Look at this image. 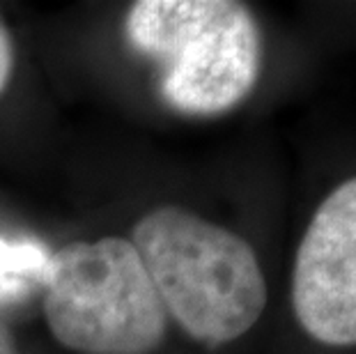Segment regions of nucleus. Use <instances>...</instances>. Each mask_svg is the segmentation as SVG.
Returning a JSON list of instances; mask_svg holds the SVG:
<instances>
[{
  "label": "nucleus",
  "instance_id": "1",
  "mask_svg": "<svg viewBox=\"0 0 356 354\" xmlns=\"http://www.w3.org/2000/svg\"><path fill=\"white\" fill-rule=\"evenodd\" d=\"M131 244L170 325L202 352L237 348L267 320L269 269L237 225L186 205H161L138 218Z\"/></svg>",
  "mask_w": 356,
  "mask_h": 354
},
{
  "label": "nucleus",
  "instance_id": "2",
  "mask_svg": "<svg viewBox=\"0 0 356 354\" xmlns=\"http://www.w3.org/2000/svg\"><path fill=\"white\" fill-rule=\"evenodd\" d=\"M124 37L152 63L159 97L177 115H230L260 88L264 28L239 0H138L124 17Z\"/></svg>",
  "mask_w": 356,
  "mask_h": 354
},
{
  "label": "nucleus",
  "instance_id": "3",
  "mask_svg": "<svg viewBox=\"0 0 356 354\" xmlns=\"http://www.w3.org/2000/svg\"><path fill=\"white\" fill-rule=\"evenodd\" d=\"M297 354H356V111L329 138L285 283Z\"/></svg>",
  "mask_w": 356,
  "mask_h": 354
},
{
  "label": "nucleus",
  "instance_id": "4",
  "mask_svg": "<svg viewBox=\"0 0 356 354\" xmlns=\"http://www.w3.org/2000/svg\"><path fill=\"white\" fill-rule=\"evenodd\" d=\"M44 318L79 354H152L170 320L136 246L122 237L74 242L44 267Z\"/></svg>",
  "mask_w": 356,
  "mask_h": 354
},
{
  "label": "nucleus",
  "instance_id": "5",
  "mask_svg": "<svg viewBox=\"0 0 356 354\" xmlns=\"http://www.w3.org/2000/svg\"><path fill=\"white\" fill-rule=\"evenodd\" d=\"M14 74V42L7 26L0 19V95L10 86V79Z\"/></svg>",
  "mask_w": 356,
  "mask_h": 354
},
{
  "label": "nucleus",
  "instance_id": "6",
  "mask_svg": "<svg viewBox=\"0 0 356 354\" xmlns=\"http://www.w3.org/2000/svg\"><path fill=\"white\" fill-rule=\"evenodd\" d=\"M331 14L340 17L338 28L340 35H343V42L347 44V51H356V3L336 5Z\"/></svg>",
  "mask_w": 356,
  "mask_h": 354
},
{
  "label": "nucleus",
  "instance_id": "7",
  "mask_svg": "<svg viewBox=\"0 0 356 354\" xmlns=\"http://www.w3.org/2000/svg\"><path fill=\"white\" fill-rule=\"evenodd\" d=\"M0 354H21L17 350V345H14L10 331H7L3 325H0Z\"/></svg>",
  "mask_w": 356,
  "mask_h": 354
}]
</instances>
